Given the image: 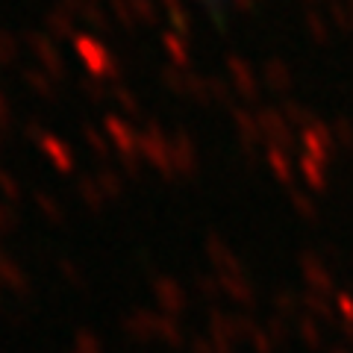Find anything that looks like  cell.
<instances>
[{"mask_svg":"<svg viewBox=\"0 0 353 353\" xmlns=\"http://www.w3.org/2000/svg\"><path fill=\"white\" fill-rule=\"evenodd\" d=\"M77 50L85 57L88 68H92L94 74H115V62L106 57V50L101 48L97 41H88V39H80L77 41Z\"/></svg>","mask_w":353,"mask_h":353,"instance_id":"cell-1","label":"cell"},{"mask_svg":"<svg viewBox=\"0 0 353 353\" xmlns=\"http://www.w3.org/2000/svg\"><path fill=\"white\" fill-rule=\"evenodd\" d=\"M109 130H112V136L115 139H121V148H130V141H127V127L121 124V121H115V118H109Z\"/></svg>","mask_w":353,"mask_h":353,"instance_id":"cell-2","label":"cell"},{"mask_svg":"<svg viewBox=\"0 0 353 353\" xmlns=\"http://www.w3.org/2000/svg\"><path fill=\"white\" fill-rule=\"evenodd\" d=\"M303 174H306L315 185H321V183H324V180H321V174L315 171V162H312V159H303Z\"/></svg>","mask_w":353,"mask_h":353,"instance_id":"cell-3","label":"cell"},{"mask_svg":"<svg viewBox=\"0 0 353 353\" xmlns=\"http://www.w3.org/2000/svg\"><path fill=\"white\" fill-rule=\"evenodd\" d=\"M271 162H274V168H277V174L283 176L285 183H289V168H285V159H280V153H271Z\"/></svg>","mask_w":353,"mask_h":353,"instance_id":"cell-4","label":"cell"},{"mask_svg":"<svg viewBox=\"0 0 353 353\" xmlns=\"http://www.w3.org/2000/svg\"><path fill=\"white\" fill-rule=\"evenodd\" d=\"M165 44H168V48H171V53H174V57H176V59H180V62H185V50H183V48H180V44H176V41H174L171 36H168V39H165Z\"/></svg>","mask_w":353,"mask_h":353,"instance_id":"cell-5","label":"cell"}]
</instances>
